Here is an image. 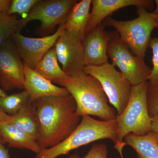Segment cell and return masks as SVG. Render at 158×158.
Masks as SVG:
<instances>
[{
	"instance_id": "obj_22",
	"label": "cell",
	"mask_w": 158,
	"mask_h": 158,
	"mask_svg": "<svg viewBox=\"0 0 158 158\" xmlns=\"http://www.w3.org/2000/svg\"><path fill=\"white\" fill-rule=\"evenodd\" d=\"M149 46L152 50V68L148 81L149 86L158 87V38L152 37L150 40Z\"/></svg>"
},
{
	"instance_id": "obj_14",
	"label": "cell",
	"mask_w": 158,
	"mask_h": 158,
	"mask_svg": "<svg viewBox=\"0 0 158 158\" xmlns=\"http://www.w3.org/2000/svg\"><path fill=\"white\" fill-rule=\"evenodd\" d=\"M24 76V90L29 93L31 103L44 97L69 94L67 89L54 85L51 81L25 64Z\"/></svg>"
},
{
	"instance_id": "obj_21",
	"label": "cell",
	"mask_w": 158,
	"mask_h": 158,
	"mask_svg": "<svg viewBox=\"0 0 158 158\" xmlns=\"http://www.w3.org/2000/svg\"><path fill=\"white\" fill-rule=\"evenodd\" d=\"M20 19L12 15L0 13V46L20 32Z\"/></svg>"
},
{
	"instance_id": "obj_23",
	"label": "cell",
	"mask_w": 158,
	"mask_h": 158,
	"mask_svg": "<svg viewBox=\"0 0 158 158\" xmlns=\"http://www.w3.org/2000/svg\"><path fill=\"white\" fill-rule=\"evenodd\" d=\"M39 1V0H12L9 15L18 14L22 15L23 18V15L26 17Z\"/></svg>"
},
{
	"instance_id": "obj_28",
	"label": "cell",
	"mask_w": 158,
	"mask_h": 158,
	"mask_svg": "<svg viewBox=\"0 0 158 158\" xmlns=\"http://www.w3.org/2000/svg\"><path fill=\"white\" fill-rule=\"evenodd\" d=\"M0 158H10L9 151L6 149L0 140Z\"/></svg>"
},
{
	"instance_id": "obj_18",
	"label": "cell",
	"mask_w": 158,
	"mask_h": 158,
	"mask_svg": "<svg viewBox=\"0 0 158 158\" xmlns=\"http://www.w3.org/2000/svg\"><path fill=\"white\" fill-rule=\"evenodd\" d=\"M34 69L43 77L54 83L69 76L59 66L55 46L46 54Z\"/></svg>"
},
{
	"instance_id": "obj_7",
	"label": "cell",
	"mask_w": 158,
	"mask_h": 158,
	"mask_svg": "<svg viewBox=\"0 0 158 158\" xmlns=\"http://www.w3.org/2000/svg\"><path fill=\"white\" fill-rule=\"evenodd\" d=\"M107 54L111 63L119 69L132 86L148 80L152 68L145 63L144 59L131 52L116 31L109 42Z\"/></svg>"
},
{
	"instance_id": "obj_30",
	"label": "cell",
	"mask_w": 158,
	"mask_h": 158,
	"mask_svg": "<svg viewBox=\"0 0 158 158\" xmlns=\"http://www.w3.org/2000/svg\"><path fill=\"white\" fill-rule=\"evenodd\" d=\"M125 145H126L125 143L123 141H121V142L118 141L114 145V148H116V149L117 150V151L119 153L121 158H124L123 155V148L124 147Z\"/></svg>"
},
{
	"instance_id": "obj_29",
	"label": "cell",
	"mask_w": 158,
	"mask_h": 158,
	"mask_svg": "<svg viewBox=\"0 0 158 158\" xmlns=\"http://www.w3.org/2000/svg\"><path fill=\"white\" fill-rule=\"evenodd\" d=\"M13 116H10L5 113L0 108V122H9L12 120Z\"/></svg>"
},
{
	"instance_id": "obj_17",
	"label": "cell",
	"mask_w": 158,
	"mask_h": 158,
	"mask_svg": "<svg viewBox=\"0 0 158 158\" xmlns=\"http://www.w3.org/2000/svg\"><path fill=\"white\" fill-rule=\"evenodd\" d=\"M126 145L132 148L139 158H158V145L150 132L144 135L129 134L123 139Z\"/></svg>"
},
{
	"instance_id": "obj_20",
	"label": "cell",
	"mask_w": 158,
	"mask_h": 158,
	"mask_svg": "<svg viewBox=\"0 0 158 158\" xmlns=\"http://www.w3.org/2000/svg\"><path fill=\"white\" fill-rule=\"evenodd\" d=\"M30 103V95L25 90L0 98V108L10 116H16L25 111Z\"/></svg>"
},
{
	"instance_id": "obj_6",
	"label": "cell",
	"mask_w": 158,
	"mask_h": 158,
	"mask_svg": "<svg viewBox=\"0 0 158 158\" xmlns=\"http://www.w3.org/2000/svg\"><path fill=\"white\" fill-rule=\"evenodd\" d=\"M84 72L98 80L110 103L121 114L126 107L131 92L132 85L112 63L100 65H86Z\"/></svg>"
},
{
	"instance_id": "obj_3",
	"label": "cell",
	"mask_w": 158,
	"mask_h": 158,
	"mask_svg": "<svg viewBox=\"0 0 158 158\" xmlns=\"http://www.w3.org/2000/svg\"><path fill=\"white\" fill-rule=\"evenodd\" d=\"M117 129L116 119L98 120L91 116H82L78 125L68 138L53 147L41 149L35 158H57L91 142L103 139H110L116 144L118 141Z\"/></svg>"
},
{
	"instance_id": "obj_25",
	"label": "cell",
	"mask_w": 158,
	"mask_h": 158,
	"mask_svg": "<svg viewBox=\"0 0 158 158\" xmlns=\"http://www.w3.org/2000/svg\"><path fill=\"white\" fill-rule=\"evenodd\" d=\"M147 105L150 117L158 113V87L149 86L147 91Z\"/></svg>"
},
{
	"instance_id": "obj_13",
	"label": "cell",
	"mask_w": 158,
	"mask_h": 158,
	"mask_svg": "<svg viewBox=\"0 0 158 158\" xmlns=\"http://www.w3.org/2000/svg\"><path fill=\"white\" fill-rule=\"evenodd\" d=\"M153 4V1L151 0H92V9L85 30V36L119 9L135 6L148 10L152 9Z\"/></svg>"
},
{
	"instance_id": "obj_1",
	"label": "cell",
	"mask_w": 158,
	"mask_h": 158,
	"mask_svg": "<svg viewBox=\"0 0 158 158\" xmlns=\"http://www.w3.org/2000/svg\"><path fill=\"white\" fill-rule=\"evenodd\" d=\"M31 103L39 122L37 142L41 149L51 148L64 141L81 121V117L76 114L75 102L70 94L44 97Z\"/></svg>"
},
{
	"instance_id": "obj_33",
	"label": "cell",
	"mask_w": 158,
	"mask_h": 158,
	"mask_svg": "<svg viewBox=\"0 0 158 158\" xmlns=\"http://www.w3.org/2000/svg\"><path fill=\"white\" fill-rule=\"evenodd\" d=\"M156 23H157V27H158V16L157 17V19H156Z\"/></svg>"
},
{
	"instance_id": "obj_15",
	"label": "cell",
	"mask_w": 158,
	"mask_h": 158,
	"mask_svg": "<svg viewBox=\"0 0 158 158\" xmlns=\"http://www.w3.org/2000/svg\"><path fill=\"white\" fill-rule=\"evenodd\" d=\"M0 140L3 144L19 149L29 150L36 154L41 150L37 141L10 122H0Z\"/></svg>"
},
{
	"instance_id": "obj_8",
	"label": "cell",
	"mask_w": 158,
	"mask_h": 158,
	"mask_svg": "<svg viewBox=\"0 0 158 158\" xmlns=\"http://www.w3.org/2000/svg\"><path fill=\"white\" fill-rule=\"evenodd\" d=\"M76 0H39L29 14L20 19L19 31L30 22L39 21L40 25L38 32L46 35L55 27L65 23Z\"/></svg>"
},
{
	"instance_id": "obj_32",
	"label": "cell",
	"mask_w": 158,
	"mask_h": 158,
	"mask_svg": "<svg viewBox=\"0 0 158 158\" xmlns=\"http://www.w3.org/2000/svg\"><path fill=\"white\" fill-rule=\"evenodd\" d=\"M7 95V94H6L5 90L2 88H0V98L4 97L6 96Z\"/></svg>"
},
{
	"instance_id": "obj_26",
	"label": "cell",
	"mask_w": 158,
	"mask_h": 158,
	"mask_svg": "<svg viewBox=\"0 0 158 158\" xmlns=\"http://www.w3.org/2000/svg\"><path fill=\"white\" fill-rule=\"evenodd\" d=\"M151 118V132L155 138L158 145V113Z\"/></svg>"
},
{
	"instance_id": "obj_2",
	"label": "cell",
	"mask_w": 158,
	"mask_h": 158,
	"mask_svg": "<svg viewBox=\"0 0 158 158\" xmlns=\"http://www.w3.org/2000/svg\"><path fill=\"white\" fill-rule=\"evenodd\" d=\"M67 89L73 98L77 116H95L102 120L116 119V110L109 100L101 85L84 71L54 82Z\"/></svg>"
},
{
	"instance_id": "obj_12",
	"label": "cell",
	"mask_w": 158,
	"mask_h": 158,
	"mask_svg": "<svg viewBox=\"0 0 158 158\" xmlns=\"http://www.w3.org/2000/svg\"><path fill=\"white\" fill-rule=\"evenodd\" d=\"M113 32L105 31L100 24L85 35L83 40L84 60L86 65H100L108 62L107 50Z\"/></svg>"
},
{
	"instance_id": "obj_4",
	"label": "cell",
	"mask_w": 158,
	"mask_h": 158,
	"mask_svg": "<svg viewBox=\"0 0 158 158\" xmlns=\"http://www.w3.org/2000/svg\"><path fill=\"white\" fill-rule=\"evenodd\" d=\"M138 17L131 20H117L109 16L102 22L104 27L115 29L120 39L133 54L144 59L152 33L157 27V16L141 7L137 8Z\"/></svg>"
},
{
	"instance_id": "obj_31",
	"label": "cell",
	"mask_w": 158,
	"mask_h": 158,
	"mask_svg": "<svg viewBox=\"0 0 158 158\" xmlns=\"http://www.w3.org/2000/svg\"><path fill=\"white\" fill-rule=\"evenodd\" d=\"M155 3H156V7L155 10H154L153 11H152L153 12L154 14L156 16H157V17L158 16V0H155Z\"/></svg>"
},
{
	"instance_id": "obj_9",
	"label": "cell",
	"mask_w": 158,
	"mask_h": 158,
	"mask_svg": "<svg viewBox=\"0 0 158 158\" xmlns=\"http://www.w3.org/2000/svg\"><path fill=\"white\" fill-rule=\"evenodd\" d=\"M84 37L81 33L65 29L55 44L58 61L69 76L84 71Z\"/></svg>"
},
{
	"instance_id": "obj_27",
	"label": "cell",
	"mask_w": 158,
	"mask_h": 158,
	"mask_svg": "<svg viewBox=\"0 0 158 158\" xmlns=\"http://www.w3.org/2000/svg\"><path fill=\"white\" fill-rule=\"evenodd\" d=\"M11 2L12 0H0V13L9 15Z\"/></svg>"
},
{
	"instance_id": "obj_5",
	"label": "cell",
	"mask_w": 158,
	"mask_h": 158,
	"mask_svg": "<svg viewBox=\"0 0 158 158\" xmlns=\"http://www.w3.org/2000/svg\"><path fill=\"white\" fill-rule=\"evenodd\" d=\"M148 81L132 86L131 92L126 107L123 113L116 115L118 141H123L129 134L144 135L150 132L151 118L147 105Z\"/></svg>"
},
{
	"instance_id": "obj_16",
	"label": "cell",
	"mask_w": 158,
	"mask_h": 158,
	"mask_svg": "<svg viewBox=\"0 0 158 158\" xmlns=\"http://www.w3.org/2000/svg\"><path fill=\"white\" fill-rule=\"evenodd\" d=\"M91 2L92 0H82L74 5L64 23L65 30L79 32L85 37Z\"/></svg>"
},
{
	"instance_id": "obj_24",
	"label": "cell",
	"mask_w": 158,
	"mask_h": 158,
	"mask_svg": "<svg viewBox=\"0 0 158 158\" xmlns=\"http://www.w3.org/2000/svg\"><path fill=\"white\" fill-rule=\"evenodd\" d=\"M108 151L106 145L104 143L92 145L86 155L80 156L77 153L69 156L68 158H107Z\"/></svg>"
},
{
	"instance_id": "obj_11",
	"label": "cell",
	"mask_w": 158,
	"mask_h": 158,
	"mask_svg": "<svg viewBox=\"0 0 158 158\" xmlns=\"http://www.w3.org/2000/svg\"><path fill=\"white\" fill-rule=\"evenodd\" d=\"M24 64L9 40L0 46V85L4 90L24 89Z\"/></svg>"
},
{
	"instance_id": "obj_19",
	"label": "cell",
	"mask_w": 158,
	"mask_h": 158,
	"mask_svg": "<svg viewBox=\"0 0 158 158\" xmlns=\"http://www.w3.org/2000/svg\"><path fill=\"white\" fill-rule=\"evenodd\" d=\"M10 122L37 141L40 135V124L34 106L30 103L25 111L13 116Z\"/></svg>"
},
{
	"instance_id": "obj_10",
	"label": "cell",
	"mask_w": 158,
	"mask_h": 158,
	"mask_svg": "<svg viewBox=\"0 0 158 158\" xmlns=\"http://www.w3.org/2000/svg\"><path fill=\"white\" fill-rule=\"evenodd\" d=\"M64 23L59 25L54 34L40 38L26 37L20 32L12 36L11 40L25 65L34 69L46 54L55 46L58 38L65 30Z\"/></svg>"
}]
</instances>
